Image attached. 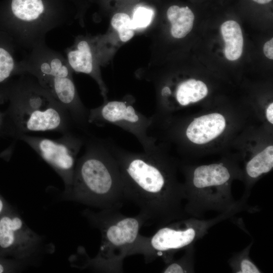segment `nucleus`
Instances as JSON below:
<instances>
[{
	"label": "nucleus",
	"mask_w": 273,
	"mask_h": 273,
	"mask_svg": "<svg viewBox=\"0 0 273 273\" xmlns=\"http://www.w3.org/2000/svg\"><path fill=\"white\" fill-rule=\"evenodd\" d=\"M221 31L225 44V57L230 61L238 59L242 55L243 47V37L240 25L235 21H227L222 24Z\"/></svg>",
	"instance_id": "14"
},
{
	"label": "nucleus",
	"mask_w": 273,
	"mask_h": 273,
	"mask_svg": "<svg viewBox=\"0 0 273 273\" xmlns=\"http://www.w3.org/2000/svg\"><path fill=\"white\" fill-rule=\"evenodd\" d=\"M92 42L89 38L78 37L73 46L65 50L66 59L73 71L89 75L101 85Z\"/></svg>",
	"instance_id": "12"
},
{
	"label": "nucleus",
	"mask_w": 273,
	"mask_h": 273,
	"mask_svg": "<svg viewBox=\"0 0 273 273\" xmlns=\"http://www.w3.org/2000/svg\"><path fill=\"white\" fill-rule=\"evenodd\" d=\"M273 167V146H269L252 158L246 165L245 171L250 180L269 172Z\"/></svg>",
	"instance_id": "17"
},
{
	"label": "nucleus",
	"mask_w": 273,
	"mask_h": 273,
	"mask_svg": "<svg viewBox=\"0 0 273 273\" xmlns=\"http://www.w3.org/2000/svg\"><path fill=\"white\" fill-rule=\"evenodd\" d=\"M230 169L222 162L202 165L194 169L184 186V210L189 216L206 218L209 212L217 214L257 209L246 204L247 198L236 201L231 189Z\"/></svg>",
	"instance_id": "5"
},
{
	"label": "nucleus",
	"mask_w": 273,
	"mask_h": 273,
	"mask_svg": "<svg viewBox=\"0 0 273 273\" xmlns=\"http://www.w3.org/2000/svg\"><path fill=\"white\" fill-rule=\"evenodd\" d=\"M2 95L9 102L2 133L19 139L33 132L70 131L73 121L62 106L31 75L23 73Z\"/></svg>",
	"instance_id": "2"
},
{
	"label": "nucleus",
	"mask_w": 273,
	"mask_h": 273,
	"mask_svg": "<svg viewBox=\"0 0 273 273\" xmlns=\"http://www.w3.org/2000/svg\"><path fill=\"white\" fill-rule=\"evenodd\" d=\"M184 254L179 259H172L165 263L164 273H193L195 272L194 245L185 249Z\"/></svg>",
	"instance_id": "19"
},
{
	"label": "nucleus",
	"mask_w": 273,
	"mask_h": 273,
	"mask_svg": "<svg viewBox=\"0 0 273 273\" xmlns=\"http://www.w3.org/2000/svg\"><path fill=\"white\" fill-rule=\"evenodd\" d=\"M20 74L33 76L68 112L73 124L85 128L88 111L78 95L72 78V70L60 52L49 47L46 41L29 51L18 62Z\"/></svg>",
	"instance_id": "4"
},
{
	"label": "nucleus",
	"mask_w": 273,
	"mask_h": 273,
	"mask_svg": "<svg viewBox=\"0 0 273 273\" xmlns=\"http://www.w3.org/2000/svg\"><path fill=\"white\" fill-rule=\"evenodd\" d=\"M225 119L219 113H213L196 118L188 126V139L196 144L207 143L219 136L224 130Z\"/></svg>",
	"instance_id": "13"
},
{
	"label": "nucleus",
	"mask_w": 273,
	"mask_h": 273,
	"mask_svg": "<svg viewBox=\"0 0 273 273\" xmlns=\"http://www.w3.org/2000/svg\"><path fill=\"white\" fill-rule=\"evenodd\" d=\"M252 1L260 4H265L269 3L272 0H252Z\"/></svg>",
	"instance_id": "26"
},
{
	"label": "nucleus",
	"mask_w": 273,
	"mask_h": 273,
	"mask_svg": "<svg viewBox=\"0 0 273 273\" xmlns=\"http://www.w3.org/2000/svg\"><path fill=\"white\" fill-rule=\"evenodd\" d=\"M263 52L268 59H273V39L265 42L263 47Z\"/></svg>",
	"instance_id": "23"
},
{
	"label": "nucleus",
	"mask_w": 273,
	"mask_h": 273,
	"mask_svg": "<svg viewBox=\"0 0 273 273\" xmlns=\"http://www.w3.org/2000/svg\"><path fill=\"white\" fill-rule=\"evenodd\" d=\"M19 140L27 144L54 169L68 192L72 184L76 157L83 140L70 131L56 140L29 134L22 135Z\"/></svg>",
	"instance_id": "9"
},
{
	"label": "nucleus",
	"mask_w": 273,
	"mask_h": 273,
	"mask_svg": "<svg viewBox=\"0 0 273 273\" xmlns=\"http://www.w3.org/2000/svg\"><path fill=\"white\" fill-rule=\"evenodd\" d=\"M4 119V113L0 111V134L2 129Z\"/></svg>",
	"instance_id": "25"
},
{
	"label": "nucleus",
	"mask_w": 273,
	"mask_h": 273,
	"mask_svg": "<svg viewBox=\"0 0 273 273\" xmlns=\"http://www.w3.org/2000/svg\"><path fill=\"white\" fill-rule=\"evenodd\" d=\"M38 241L35 234L17 216L4 215L0 218V248L17 256L30 253Z\"/></svg>",
	"instance_id": "11"
},
{
	"label": "nucleus",
	"mask_w": 273,
	"mask_h": 273,
	"mask_svg": "<svg viewBox=\"0 0 273 273\" xmlns=\"http://www.w3.org/2000/svg\"><path fill=\"white\" fill-rule=\"evenodd\" d=\"M208 94L206 85L202 81L190 79L179 83L176 89L175 98L181 106L197 102Z\"/></svg>",
	"instance_id": "16"
},
{
	"label": "nucleus",
	"mask_w": 273,
	"mask_h": 273,
	"mask_svg": "<svg viewBox=\"0 0 273 273\" xmlns=\"http://www.w3.org/2000/svg\"><path fill=\"white\" fill-rule=\"evenodd\" d=\"M109 145L120 167L126 200L137 205L148 221L159 227L189 216L184 210V186L156 150L134 153Z\"/></svg>",
	"instance_id": "1"
},
{
	"label": "nucleus",
	"mask_w": 273,
	"mask_h": 273,
	"mask_svg": "<svg viewBox=\"0 0 273 273\" xmlns=\"http://www.w3.org/2000/svg\"><path fill=\"white\" fill-rule=\"evenodd\" d=\"M237 214L231 212L211 218L188 216L158 227L151 236H138L128 256L141 254L146 263L161 258L165 263L171 261L178 251L185 250L202 239L215 224Z\"/></svg>",
	"instance_id": "7"
},
{
	"label": "nucleus",
	"mask_w": 273,
	"mask_h": 273,
	"mask_svg": "<svg viewBox=\"0 0 273 273\" xmlns=\"http://www.w3.org/2000/svg\"><path fill=\"white\" fill-rule=\"evenodd\" d=\"M9 31L17 46L28 51L52 30L69 24L64 12L49 9L43 0H11Z\"/></svg>",
	"instance_id": "8"
},
{
	"label": "nucleus",
	"mask_w": 273,
	"mask_h": 273,
	"mask_svg": "<svg viewBox=\"0 0 273 273\" xmlns=\"http://www.w3.org/2000/svg\"><path fill=\"white\" fill-rule=\"evenodd\" d=\"M112 27L116 30L121 41L126 42L134 35L131 18L125 13H117L114 14L111 20Z\"/></svg>",
	"instance_id": "21"
},
{
	"label": "nucleus",
	"mask_w": 273,
	"mask_h": 273,
	"mask_svg": "<svg viewBox=\"0 0 273 273\" xmlns=\"http://www.w3.org/2000/svg\"><path fill=\"white\" fill-rule=\"evenodd\" d=\"M167 16L171 24V35L174 38H183L191 31L194 15L188 7L171 6L167 11Z\"/></svg>",
	"instance_id": "15"
},
{
	"label": "nucleus",
	"mask_w": 273,
	"mask_h": 273,
	"mask_svg": "<svg viewBox=\"0 0 273 273\" xmlns=\"http://www.w3.org/2000/svg\"><path fill=\"white\" fill-rule=\"evenodd\" d=\"M87 215L101 234L100 249L96 257L89 259V265L102 272H123V261L128 256L142 227L148 222L146 216L140 212L134 216H127L118 209H102Z\"/></svg>",
	"instance_id": "6"
},
{
	"label": "nucleus",
	"mask_w": 273,
	"mask_h": 273,
	"mask_svg": "<svg viewBox=\"0 0 273 273\" xmlns=\"http://www.w3.org/2000/svg\"><path fill=\"white\" fill-rule=\"evenodd\" d=\"M70 198L101 209H119L126 201L121 171L109 144L93 141L76 162Z\"/></svg>",
	"instance_id": "3"
},
{
	"label": "nucleus",
	"mask_w": 273,
	"mask_h": 273,
	"mask_svg": "<svg viewBox=\"0 0 273 273\" xmlns=\"http://www.w3.org/2000/svg\"><path fill=\"white\" fill-rule=\"evenodd\" d=\"M4 207V202L2 199L0 198V214L2 212Z\"/></svg>",
	"instance_id": "27"
},
{
	"label": "nucleus",
	"mask_w": 273,
	"mask_h": 273,
	"mask_svg": "<svg viewBox=\"0 0 273 273\" xmlns=\"http://www.w3.org/2000/svg\"><path fill=\"white\" fill-rule=\"evenodd\" d=\"M89 123L115 125L133 134L139 141L145 152L156 150L154 140L150 135L152 120L138 111L127 101H111L88 111Z\"/></svg>",
	"instance_id": "10"
},
{
	"label": "nucleus",
	"mask_w": 273,
	"mask_h": 273,
	"mask_svg": "<svg viewBox=\"0 0 273 273\" xmlns=\"http://www.w3.org/2000/svg\"><path fill=\"white\" fill-rule=\"evenodd\" d=\"M253 241L240 252L235 253L230 258L228 264L233 272L261 273L262 271L256 265L250 257V252Z\"/></svg>",
	"instance_id": "18"
},
{
	"label": "nucleus",
	"mask_w": 273,
	"mask_h": 273,
	"mask_svg": "<svg viewBox=\"0 0 273 273\" xmlns=\"http://www.w3.org/2000/svg\"><path fill=\"white\" fill-rule=\"evenodd\" d=\"M266 116L268 121L273 124V103H270L266 110Z\"/></svg>",
	"instance_id": "24"
},
{
	"label": "nucleus",
	"mask_w": 273,
	"mask_h": 273,
	"mask_svg": "<svg viewBox=\"0 0 273 273\" xmlns=\"http://www.w3.org/2000/svg\"><path fill=\"white\" fill-rule=\"evenodd\" d=\"M5 270V266L2 263H0V273L4 272Z\"/></svg>",
	"instance_id": "28"
},
{
	"label": "nucleus",
	"mask_w": 273,
	"mask_h": 273,
	"mask_svg": "<svg viewBox=\"0 0 273 273\" xmlns=\"http://www.w3.org/2000/svg\"><path fill=\"white\" fill-rule=\"evenodd\" d=\"M154 15L153 11L145 7H139L134 11L131 18L133 29L143 28L151 23Z\"/></svg>",
	"instance_id": "22"
},
{
	"label": "nucleus",
	"mask_w": 273,
	"mask_h": 273,
	"mask_svg": "<svg viewBox=\"0 0 273 273\" xmlns=\"http://www.w3.org/2000/svg\"><path fill=\"white\" fill-rule=\"evenodd\" d=\"M0 43V85L6 82L12 75H18V62L12 52V49Z\"/></svg>",
	"instance_id": "20"
}]
</instances>
